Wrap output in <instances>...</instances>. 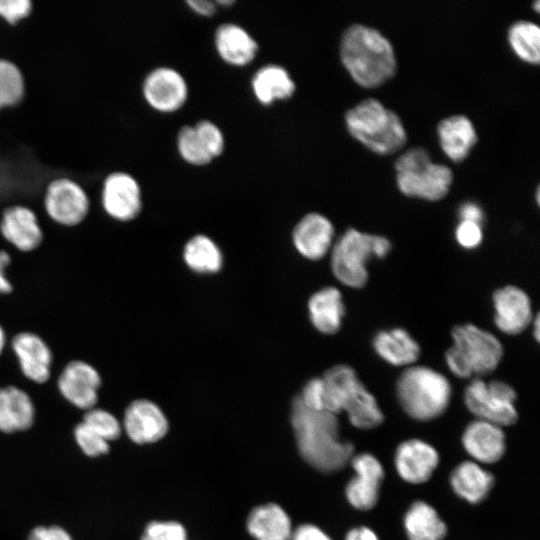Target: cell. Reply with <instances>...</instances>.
<instances>
[{"mask_svg":"<svg viewBox=\"0 0 540 540\" xmlns=\"http://www.w3.org/2000/svg\"><path fill=\"white\" fill-rule=\"evenodd\" d=\"M334 227L322 214L305 215L295 226L293 242L298 252L307 259L318 260L326 255L332 245Z\"/></svg>","mask_w":540,"mask_h":540,"instance_id":"obj_20","label":"cell"},{"mask_svg":"<svg viewBox=\"0 0 540 540\" xmlns=\"http://www.w3.org/2000/svg\"><path fill=\"white\" fill-rule=\"evenodd\" d=\"M372 346L376 354L393 366H407L420 355L417 341L403 328H392L377 332Z\"/></svg>","mask_w":540,"mask_h":540,"instance_id":"obj_24","label":"cell"},{"mask_svg":"<svg viewBox=\"0 0 540 540\" xmlns=\"http://www.w3.org/2000/svg\"><path fill=\"white\" fill-rule=\"evenodd\" d=\"M24 93L21 72L11 62L0 59V108L18 103Z\"/></svg>","mask_w":540,"mask_h":540,"instance_id":"obj_33","label":"cell"},{"mask_svg":"<svg viewBox=\"0 0 540 540\" xmlns=\"http://www.w3.org/2000/svg\"><path fill=\"white\" fill-rule=\"evenodd\" d=\"M404 525L409 540H442L447 532L436 510L422 501L411 505L405 515Z\"/></svg>","mask_w":540,"mask_h":540,"instance_id":"obj_30","label":"cell"},{"mask_svg":"<svg viewBox=\"0 0 540 540\" xmlns=\"http://www.w3.org/2000/svg\"><path fill=\"white\" fill-rule=\"evenodd\" d=\"M458 244L465 249H475L483 239L482 225L471 221H460L455 229Z\"/></svg>","mask_w":540,"mask_h":540,"instance_id":"obj_39","label":"cell"},{"mask_svg":"<svg viewBox=\"0 0 540 540\" xmlns=\"http://www.w3.org/2000/svg\"><path fill=\"white\" fill-rule=\"evenodd\" d=\"M102 204L112 218L119 221L134 219L141 210V192L136 180L126 173L109 175L103 186Z\"/></svg>","mask_w":540,"mask_h":540,"instance_id":"obj_17","label":"cell"},{"mask_svg":"<svg viewBox=\"0 0 540 540\" xmlns=\"http://www.w3.org/2000/svg\"><path fill=\"white\" fill-rule=\"evenodd\" d=\"M46 526H37L31 530L27 540H43Z\"/></svg>","mask_w":540,"mask_h":540,"instance_id":"obj_48","label":"cell"},{"mask_svg":"<svg viewBox=\"0 0 540 540\" xmlns=\"http://www.w3.org/2000/svg\"><path fill=\"white\" fill-rule=\"evenodd\" d=\"M396 394L403 410L413 419L428 421L447 409L452 389L448 379L426 366L405 369L396 383Z\"/></svg>","mask_w":540,"mask_h":540,"instance_id":"obj_5","label":"cell"},{"mask_svg":"<svg viewBox=\"0 0 540 540\" xmlns=\"http://www.w3.org/2000/svg\"><path fill=\"white\" fill-rule=\"evenodd\" d=\"M346 540H378L375 533L367 527H359L350 530Z\"/></svg>","mask_w":540,"mask_h":540,"instance_id":"obj_47","label":"cell"},{"mask_svg":"<svg viewBox=\"0 0 540 540\" xmlns=\"http://www.w3.org/2000/svg\"><path fill=\"white\" fill-rule=\"evenodd\" d=\"M141 540H187V535L178 522L153 521L146 526Z\"/></svg>","mask_w":540,"mask_h":540,"instance_id":"obj_37","label":"cell"},{"mask_svg":"<svg viewBox=\"0 0 540 540\" xmlns=\"http://www.w3.org/2000/svg\"><path fill=\"white\" fill-rule=\"evenodd\" d=\"M252 88L256 98L263 104L290 97L295 84L287 70L276 64L261 67L252 78Z\"/></svg>","mask_w":540,"mask_h":540,"instance_id":"obj_29","label":"cell"},{"mask_svg":"<svg viewBox=\"0 0 540 540\" xmlns=\"http://www.w3.org/2000/svg\"><path fill=\"white\" fill-rule=\"evenodd\" d=\"M194 128L212 158L222 153L224 147L223 134L214 123L201 120Z\"/></svg>","mask_w":540,"mask_h":540,"instance_id":"obj_38","label":"cell"},{"mask_svg":"<svg viewBox=\"0 0 540 540\" xmlns=\"http://www.w3.org/2000/svg\"><path fill=\"white\" fill-rule=\"evenodd\" d=\"M299 399L309 409L324 410V383L322 378L309 380L302 389Z\"/></svg>","mask_w":540,"mask_h":540,"instance_id":"obj_40","label":"cell"},{"mask_svg":"<svg viewBox=\"0 0 540 540\" xmlns=\"http://www.w3.org/2000/svg\"><path fill=\"white\" fill-rule=\"evenodd\" d=\"M123 428L133 442L146 444L164 437L168 430V422L155 403L137 399L131 402L124 412Z\"/></svg>","mask_w":540,"mask_h":540,"instance_id":"obj_16","label":"cell"},{"mask_svg":"<svg viewBox=\"0 0 540 540\" xmlns=\"http://www.w3.org/2000/svg\"><path fill=\"white\" fill-rule=\"evenodd\" d=\"M494 323L505 334L517 335L532 322V306L527 293L521 288L507 285L492 296Z\"/></svg>","mask_w":540,"mask_h":540,"instance_id":"obj_12","label":"cell"},{"mask_svg":"<svg viewBox=\"0 0 540 540\" xmlns=\"http://www.w3.org/2000/svg\"><path fill=\"white\" fill-rule=\"evenodd\" d=\"M539 315L537 314L534 318V321H533V335H534V338L536 339V341H539V336H540V325H539Z\"/></svg>","mask_w":540,"mask_h":540,"instance_id":"obj_49","label":"cell"},{"mask_svg":"<svg viewBox=\"0 0 540 540\" xmlns=\"http://www.w3.org/2000/svg\"><path fill=\"white\" fill-rule=\"evenodd\" d=\"M45 209L49 217L64 226H75L87 216L89 200L85 191L69 179H57L47 188Z\"/></svg>","mask_w":540,"mask_h":540,"instance_id":"obj_11","label":"cell"},{"mask_svg":"<svg viewBox=\"0 0 540 540\" xmlns=\"http://www.w3.org/2000/svg\"><path fill=\"white\" fill-rule=\"evenodd\" d=\"M74 438L82 452L89 457L106 454L110 448L109 442L82 421L74 429Z\"/></svg>","mask_w":540,"mask_h":540,"instance_id":"obj_36","label":"cell"},{"mask_svg":"<svg viewBox=\"0 0 540 540\" xmlns=\"http://www.w3.org/2000/svg\"><path fill=\"white\" fill-rule=\"evenodd\" d=\"M29 394L16 386L0 387V431L14 433L29 429L35 420Z\"/></svg>","mask_w":540,"mask_h":540,"instance_id":"obj_22","label":"cell"},{"mask_svg":"<svg viewBox=\"0 0 540 540\" xmlns=\"http://www.w3.org/2000/svg\"><path fill=\"white\" fill-rule=\"evenodd\" d=\"M3 238L21 252L36 250L43 241V232L35 213L24 206L7 208L0 221Z\"/></svg>","mask_w":540,"mask_h":540,"instance_id":"obj_18","label":"cell"},{"mask_svg":"<svg viewBox=\"0 0 540 540\" xmlns=\"http://www.w3.org/2000/svg\"><path fill=\"white\" fill-rule=\"evenodd\" d=\"M101 384L98 370L84 360L68 362L57 379V387L63 398L84 411L96 407Z\"/></svg>","mask_w":540,"mask_h":540,"instance_id":"obj_10","label":"cell"},{"mask_svg":"<svg viewBox=\"0 0 540 540\" xmlns=\"http://www.w3.org/2000/svg\"><path fill=\"white\" fill-rule=\"evenodd\" d=\"M247 529L256 540H290L292 535L290 518L275 503L254 508L248 516Z\"/></svg>","mask_w":540,"mask_h":540,"instance_id":"obj_27","label":"cell"},{"mask_svg":"<svg viewBox=\"0 0 540 540\" xmlns=\"http://www.w3.org/2000/svg\"><path fill=\"white\" fill-rule=\"evenodd\" d=\"M438 461L436 450L421 440L405 441L396 450V469L402 479L413 484L426 482L437 467Z\"/></svg>","mask_w":540,"mask_h":540,"instance_id":"obj_19","label":"cell"},{"mask_svg":"<svg viewBox=\"0 0 540 540\" xmlns=\"http://www.w3.org/2000/svg\"><path fill=\"white\" fill-rule=\"evenodd\" d=\"M462 442L465 450L483 463L497 462L505 451V436L501 427L479 419L466 427Z\"/></svg>","mask_w":540,"mask_h":540,"instance_id":"obj_21","label":"cell"},{"mask_svg":"<svg viewBox=\"0 0 540 540\" xmlns=\"http://www.w3.org/2000/svg\"><path fill=\"white\" fill-rule=\"evenodd\" d=\"M31 11V2L28 0H0V15L8 22L26 17Z\"/></svg>","mask_w":540,"mask_h":540,"instance_id":"obj_41","label":"cell"},{"mask_svg":"<svg viewBox=\"0 0 540 540\" xmlns=\"http://www.w3.org/2000/svg\"><path fill=\"white\" fill-rule=\"evenodd\" d=\"M215 46L224 61L239 66L251 62L258 49L253 37L234 23H224L218 27L215 33Z\"/></svg>","mask_w":540,"mask_h":540,"instance_id":"obj_25","label":"cell"},{"mask_svg":"<svg viewBox=\"0 0 540 540\" xmlns=\"http://www.w3.org/2000/svg\"><path fill=\"white\" fill-rule=\"evenodd\" d=\"M324 410L337 415L348 414L351 424L359 429H372L382 424L384 415L375 397L348 365H336L322 377Z\"/></svg>","mask_w":540,"mask_h":540,"instance_id":"obj_3","label":"cell"},{"mask_svg":"<svg viewBox=\"0 0 540 540\" xmlns=\"http://www.w3.org/2000/svg\"><path fill=\"white\" fill-rule=\"evenodd\" d=\"M508 41L514 53L522 60L538 64L540 60V29L528 20H518L508 29Z\"/></svg>","mask_w":540,"mask_h":540,"instance_id":"obj_32","label":"cell"},{"mask_svg":"<svg viewBox=\"0 0 540 540\" xmlns=\"http://www.w3.org/2000/svg\"><path fill=\"white\" fill-rule=\"evenodd\" d=\"M291 540H331L322 530L310 524L299 526L291 535Z\"/></svg>","mask_w":540,"mask_h":540,"instance_id":"obj_43","label":"cell"},{"mask_svg":"<svg viewBox=\"0 0 540 540\" xmlns=\"http://www.w3.org/2000/svg\"><path fill=\"white\" fill-rule=\"evenodd\" d=\"M453 345L445 353L449 370L459 378L493 372L503 356L501 342L489 331L473 324L455 326Z\"/></svg>","mask_w":540,"mask_h":540,"instance_id":"obj_6","label":"cell"},{"mask_svg":"<svg viewBox=\"0 0 540 540\" xmlns=\"http://www.w3.org/2000/svg\"><path fill=\"white\" fill-rule=\"evenodd\" d=\"M539 4H540V1H539V0H536V1L534 2V9H535L536 11H538L539 8H540V7H539Z\"/></svg>","mask_w":540,"mask_h":540,"instance_id":"obj_52","label":"cell"},{"mask_svg":"<svg viewBox=\"0 0 540 540\" xmlns=\"http://www.w3.org/2000/svg\"><path fill=\"white\" fill-rule=\"evenodd\" d=\"M187 4L198 14L211 16L216 10V3L207 0H189Z\"/></svg>","mask_w":540,"mask_h":540,"instance_id":"obj_45","label":"cell"},{"mask_svg":"<svg viewBox=\"0 0 540 540\" xmlns=\"http://www.w3.org/2000/svg\"><path fill=\"white\" fill-rule=\"evenodd\" d=\"M309 316L314 327L323 334L339 331L345 314L341 292L325 287L314 293L308 302Z\"/></svg>","mask_w":540,"mask_h":540,"instance_id":"obj_26","label":"cell"},{"mask_svg":"<svg viewBox=\"0 0 540 540\" xmlns=\"http://www.w3.org/2000/svg\"><path fill=\"white\" fill-rule=\"evenodd\" d=\"M10 264V254L5 250H0V295L9 294L13 290V286L6 274Z\"/></svg>","mask_w":540,"mask_h":540,"instance_id":"obj_44","label":"cell"},{"mask_svg":"<svg viewBox=\"0 0 540 540\" xmlns=\"http://www.w3.org/2000/svg\"><path fill=\"white\" fill-rule=\"evenodd\" d=\"M340 56L351 77L363 87H377L396 70L393 46L379 30L355 23L347 27L340 40Z\"/></svg>","mask_w":540,"mask_h":540,"instance_id":"obj_2","label":"cell"},{"mask_svg":"<svg viewBox=\"0 0 540 540\" xmlns=\"http://www.w3.org/2000/svg\"><path fill=\"white\" fill-rule=\"evenodd\" d=\"M437 134L443 152L456 162L468 156L478 139L473 123L462 114L442 119L438 123Z\"/></svg>","mask_w":540,"mask_h":540,"instance_id":"obj_23","label":"cell"},{"mask_svg":"<svg viewBox=\"0 0 540 540\" xmlns=\"http://www.w3.org/2000/svg\"><path fill=\"white\" fill-rule=\"evenodd\" d=\"M396 181L399 190L410 197L436 201L443 198L452 183L451 169L434 163L423 147H413L395 161Z\"/></svg>","mask_w":540,"mask_h":540,"instance_id":"obj_8","label":"cell"},{"mask_svg":"<svg viewBox=\"0 0 540 540\" xmlns=\"http://www.w3.org/2000/svg\"><path fill=\"white\" fill-rule=\"evenodd\" d=\"M82 422L107 442L116 440L122 432V426L118 419L103 408L93 407L85 411Z\"/></svg>","mask_w":540,"mask_h":540,"instance_id":"obj_35","label":"cell"},{"mask_svg":"<svg viewBox=\"0 0 540 540\" xmlns=\"http://www.w3.org/2000/svg\"><path fill=\"white\" fill-rule=\"evenodd\" d=\"M11 347L25 378L37 384L49 380L53 353L40 335L29 331L17 333L11 341Z\"/></svg>","mask_w":540,"mask_h":540,"instance_id":"obj_13","label":"cell"},{"mask_svg":"<svg viewBox=\"0 0 540 540\" xmlns=\"http://www.w3.org/2000/svg\"><path fill=\"white\" fill-rule=\"evenodd\" d=\"M351 464L357 475L347 484V499L358 510H370L378 501L379 488L384 477L383 467L368 453L354 456Z\"/></svg>","mask_w":540,"mask_h":540,"instance_id":"obj_14","label":"cell"},{"mask_svg":"<svg viewBox=\"0 0 540 540\" xmlns=\"http://www.w3.org/2000/svg\"><path fill=\"white\" fill-rule=\"evenodd\" d=\"M218 4H222V5H229V4H232L233 1L231 0H219L217 1Z\"/></svg>","mask_w":540,"mask_h":540,"instance_id":"obj_51","label":"cell"},{"mask_svg":"<svg viewBox=\"0 0 540 540\" xmlns=\"http://www.w3.org/2000/svg\"><path fill=\"white\" fill-rule=\"evenodd\" d=\"M390 241L381 235H372L355 228L347 229L333 246L331 268L342 284L362 288L368 281L369 259L384 258L390 252Z\"/></svg>","mask_w":540,"mask_h":540,"instance_id":"obj_7","label":"cell"},{"mask_svg":"<svg viewBox=\"0 0 540 540\" xmlns=\"http://www.w3.org/2000/svg\"><path fill=\"white\" fill-rule=\"evenodd\" d=\"M460 221H471L482 225L485 214L482 207L474 201L463 202L458 208Z\"/></svg>","mask_w":540,"mask_h":540,"instance_id":"obj_42","label":"cell"},{"mask_svg":"<svg viewBox=\"0 0 540 540\" xmlns=\"http://www.w3.org/2000/svg\"><path fill=\"white\" fill-rule=\"evenodd\" d=\"M450 482L454 492L472 504H478L488 495L494 477L474 462H463L451 473Z\"/></svg>","mask_w":540,"mask_h":540,"instance_id":"obj_28","label":"cell"},{"mask_svg":"<svg viewBox=\"0 0 540 540\" xmlns=\"http://www.w3.org/2000/svg\"><path fill=\"white\" fill-rule=\"evenodd\" d=\"M43 540H73L70 533L60 526L45 528Z\"/></svg>","mask_w":540,"mask_h":540,"instance_id":"obj_46","label":"cell"},{"mask_svg":"<svg viewBox=\"0 0 540 540\" xmlns=\"http://www.w3.org/2000/svg\"><path fill=\"white\" fill-rule=\"evenodd\" d=\"M7 338L6 333L2 325L0 324V355L3 353L6 346Z\"/></svg>","mask_w":540,"mask_h":540,"instance_id":"obj_50","label":"cell"},{"mask_svg":"<svg viewBox=\"0 0 540 540\" xmlns=\"http://www.w3.org/2000/svg\"><path fill=\"white\" fill-rule=\"evenodd\" d=\"M291 423L301 456L314 468L335 472L351 458L354 446L339 440L336 415L309 409L297 396L292 402Z\"/></svg>","mask_w":540,"mask_h":540,"instance_id":"obj_1","label":"cell"},{"mask_svg":"<svg viewBox=\"0 0 540 540\" xmlns=\"http://www.w3.org/2000/svg\"><path fill=\"white\" fill-rule=\"evenodd\" d=\"M143 93L154 109L161 112H173L185 103L188 87L178 71L169 67H159L146 77Z\"/></svg>","mask_w":540,"mask_h":540,"instance_id":"obj_15","label":"cell"},{"mask_svg":"<svg viewBox=\"0 0 540 540\" xmlns=\"http://www.w3.org/2000/svg\"><path fill=\"white\" fill-rule=\"evenodd\" d=\"M177 146L182 158L190 164L205 165L213 159L194 126L181 128L177 137Z\"/></svg>","mask_w":540,"mask_h":540,"instance_id":"obj_34","label":"cell"},{"mask_svg":"<svg viewBox=\"0 0 540 540\" xmlns=\"http://www.w3.org/2000/svg\"><path fill=\"white\" fill-rule=\"evenodd\" d=\"M183 257L187 266L198 273H215L222 266L218 246L205 235H196L184 247Z\"/></svg>","mask_w":540,"mask_h":540,"instance_id":"obj_31","label":"cell"},{"mask_svg":"<svg viewBox=\"0 0 540 540\" xmlns=\"http://www.w3.org/2000/svg\"><path fill=\"white\" fill-rule=\"evenodd\" d=\"M350 134L371 151L390 154L399 150L407 139L400 117L375 98H367L346 112Z\"/></svg>","mask_w":540,"mask_h":540,"instance_id":"obj_4","label":"cell"},{"mask_svg":"<svg viewBox=\"0 0 540 540\" xmlns=\"http://www.w3.org/2000/svg\"><path fill=\"white\" fill-rule=\"evenodd\" d=\"M515 390L500 380L473 379L465 389L464 402L468 410L479 418L499 427L516 422Z\"/></svg>","mask_w":540,"mask_h":540,"instance_id":"obj_9","label":"cell"}]
</instances>
